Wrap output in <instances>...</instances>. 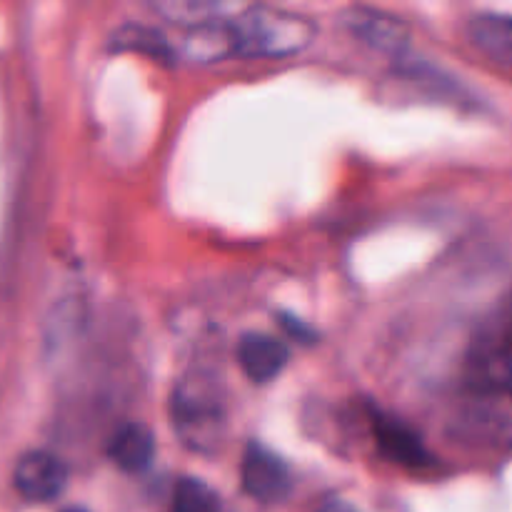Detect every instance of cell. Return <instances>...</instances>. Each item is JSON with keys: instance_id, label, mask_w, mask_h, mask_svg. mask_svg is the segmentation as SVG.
Instances as JSON below:
<instances>
[{"instance_id": "6da1fadb", "label": "cell", "mask_w": 512, "mask_h": 512, "mask_svg": "<svg viewBox=\"0 0 512 512\" xmlns=\"http://www.w3.org/2000/svg\"><path fill=\"white\" fill-rule=\"evenodd\" d=\"M170 418L185 448L213 453L225 435V390L218 375L205 368L188 370L173 390Z\"/></svg>"}, {"instance_id": "7a4b0ae2", "label": "cell", "mask_w": 512, "mask_h": 512, "mask_svg": "<svg viewBox=\"0 0 512 512\" xmlns=\"http://www.w3.org/2000/svg\"><path fill=\"white\" fill-rule=\"evenodd\" d=\"M228 23L238 58H288L315 38V25L308 18L268 5L250 3Z\"/></svg>"}, {"instance_id": "3957f363", "label": "cell", "mask_w": 512, "mask_h": 512, "mask_svg": "<svg viewBox=\"0 0 512 512\" xmlns=\"http://www.w3.org/2000/svg\"><path fill=\"white\" fill-rule=\"evenodd\" d=\"M458 420L470 438L512 450V385L490 383L478 388L465 400Z\"/></svg>"}, {"instance_id": "277c9868", "label": "cell", "mask_w": 512, "mask_h": 512, "mask_svg": "<svg viewBox=\"0 0 512 512\" xmlns=\"http://www.w3.org/2000/svg\"><path fill=\"white\" fill-rule=\"evenodd\" d=\"M240 478H243L245 493L265 505L283 503L293 490V478L283 458L258 443H250L245 450Z\"/></svg>"}, {"instance_id": "5b68a950", "label": "cell", "mask_w": 512, "mask_h": 512, "mask_svg": "<svg viewBox=\"0 0 512 512\" xmlns=\"http://www.w3.org/2000/svg\"><path fill=\"white\" fill-rule=\"evenodd\" d=\"M15 490L30 503H50L68 483V468L63 460L45 450H33L18 460L13 473Z\"/></svg>"}, {"instance_id": "8992f818", "label": "cell", "mask_w": 512, "mask_h": 512, "mask_svg": "<svg viewBox=\"0 0 512 512\" xmlns=\"http://www.w3.org/2000/svg\"><path fill=\"white\" fill-rule=\"evenodd\" d=\"M343 25L358 40L368 43L373 50L388 55H400L408 48V28L403 20L393 18L388 13L370 8H350L343 15Z\"/></svg>"}, {"instance_id": "52a82bcc", "label": "cell", "mask_w": 512, "mask_h": 512, "mask_svg": "<svg viewBox=\"0 0 512 512\" xmlns=\"http://www.w3.org/2000/svg\"><path fill=\"white\" fill-rule=\"evenodd\" d=\"M373 433L378 440V448L393 463L405 465V468H423L430 463V455L425 450L423 440L418 433L408 428L403 420L390 418V415L375 413L373 415Z\"/></svg>"}, {"instance_id": "ba28073f", "label": "cell", "mask_w": 512, "mask_h": 512, "mask_svg": "<svg viewBox=\"0 0 512 512\" xmlns=\"http://www.w3.org/2000/svg\"><path fill=\"white\" fill-rule=\"evenodd\" d=\"M238 360L243 373L253 383H270L288 365V348L278 338L263 333L243 335L238 345Z\"/></svg>"}, {"instance_id": "9c48e42d", "label": "cell", "mask_w": 512, "mask_h": 512, "mask_svg": "<svg viewBox=\"0 0 512 512\" xmlns=\"http://www.w3.org/2000/svg\"><path fill=\"white\" fill-rule=\"evenodd\" d=\"M150 3L170 23L193 28L210 20L235 18L248 8L250 0H150Z\"/></svg>"}, {"instance_id": "30bf717a", "label": "cell", "mask_w": 512, "mask_h": 512, "mask_svg": "<svg viewBox=\"0 0 512 512\" xmlns=\"http://www.w3.org/2000/svg\"><path fill=\"white\" fill-rule=\"evenodd\" d=\"M468 38L480 53L512 70V15H475L468 23Z\"/></svg>"}, {"instance_id": "8fae6325", "label": "cell", "mask_w": 512, "mask_h": 512, "mask_svg": "<svg viewBox=\"0 0 512 512\" xmlns=\"http://www.w3.org/2000/svg\"><path fill=\"white\" fill-rule=\"evenodd\" d=\"M155 438L145 425L128 423L115 430L108 443V458L125 473H140L153 463Z\"/></svg>"}, {"instance_id": "7c38bea8", "label": "cell", "mask_w": 512, "mask_h": 512, "mask_svg": "<svg viewBox=\"0 0 512 512\" xmlns=\"http://www.w3.org/2000/svg\"><path fill=\"white\" fill-rule=\"evenodd\" d=\"M113 48L135 50V53L160 60V63H168V60L175 58L173 45L163 38V33L145 28V25H125V28H120L113 35Z\"/></svg>"}, {"instance_id": "4fadbf2b", "label": "cell", "mask_w": 512, "mask_h": 512, "mask_svg": "<svg viewBox=\"0 0 512 512\" xmlns=\"http://www.w3.org/2000/svg\"><path fill=\"white\" fill-rule=\"evenodd\" d=\"M175 512H220V498L203 480L183 478L175 485L173 495Z\"/></svg>"}, {"instance_id": "5bb4252c", "label": "cell", "mask_w": 512, "mask_h": 512, "mask_svg": "<svg viewBox=\"0 0 512 512\" xmlns=\"http://www.w3.org/2000/svg\"><path fill=\"white\" fill-rule=\"evenodd\" d=\"M280 323H283V328L288 330L295 340H303V343H313L315 340L313 330L305 323H300L298 318H293V315H280Z\"/></svg>"}, {"instance_id": "9a60e30c", "label": "cell", "mask_w": 512, "mask_h": 512, "mask_svg": "<svg viewBox=\"0 0 512 512\" xmlns=\"http://www.w3.org/2000/svg\"><path fill=\"white\" fill-rule=\"evenodd\" d=\"M318 512H358V510H355L350 503H345V500H328V503H325Z\"/></svg>"}]
</instances>
